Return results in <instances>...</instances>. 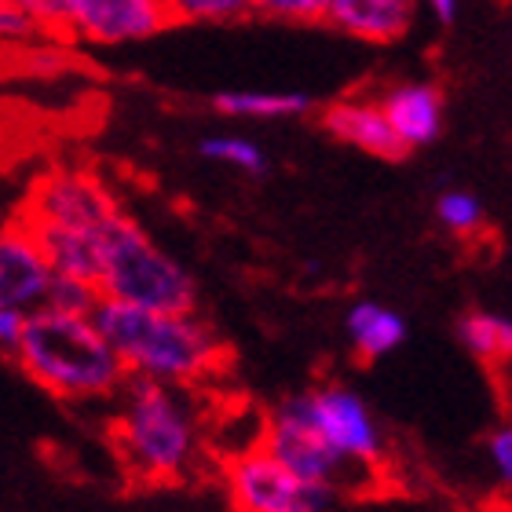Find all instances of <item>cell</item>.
Masks as SVG:
<instances>
[{
    "mask_svg": "<svg viewBox=\"0 0 512 512\" xmlns=\"http://www.w3.org/2000/svg\"><path fill=\"white\" fill-rule=\"evenodd\" d=\"M22 330H26V311L0 308V355H4V359H15L19 341H22Z\"/></svg>",
    "mask_w": 512,
    "mask_h": 512,
    "instance_id": "24",
    "label": "cell"
},
{
    "mask_svg": "<svg viewBox=\"0 0 512 512\" xmlns=\"http://www.w3.org/2000/svg\"><path fill=\"white\" fill-rule=\"evenodd\" d=\"M99 304V289L96 282L88 278H74V275H55L44 289V308L66 311V315H92Z\"/></svg>",
    "mask_w": 512,
    "mask_h": 512,
    "instance_id": "21",
    "label": "cell"
},
{
    "mask_svg": "<svg viewBox=\"0 0 512 512\" xmlns=\"http://www.w3.org/2000/svg\"><path fill=\"white\" fill-rule=\"evenodd\" d=\"M48 282H52V264L30 227L15 216L0 231V308H41Z\"/></svg>",
    "mask_w": 512,
    "mask_h": 512,
    "instance_id": "10",
    "label": "cell"
},
{
    "mask_svg": "<svg viewBox=\"0 0 512 512\" xmlns=\"http://www.w3.org/2000/svg\"><path fill=\"white\" fill-rule=\"evenodd\" d=\"M491 461H494V469H498V476H502V483H509L512 480V428L491 432Z\"/></svg>",
    "mask_w": 512,
    "mask_h": 512,
    "instance_id": "26",
    "label": "cell"
},
{
    "mask_svg": "<svg viewBox=\"0 0 512 512\" xmlns=\"http://www.w3.org/2000/svg\"><path fill=\"white\" fill-rule=\"evenodd\" d=\"M92 319L121 359L125 374L187 388L213 381L231 366V348L216 337L209 322L198 319V311H154L99 297Z\"/></svg>",
    "mask_w": 512,
    "mask_h": 512,
    "instance_id": "1",
    "label": "cell"
},
{
    "mask_svg": "<svg viewBox=\"0 0 512 512\" xmlns=\"http://www.w3.org/2000/svg\"><path fill=\"white\" fill-rule=\"evenodd\" d=\"M388 128L395 139L403 143V150H417L436 143L443 132V114H447V99L443 88L432 81H395L377 92Z\"/></svg>",
    "mask_w": 512,
    "mask_h": 512,
    "instance_id": "11",
    "label": "cell"
},
{
    "mask_svg": "<svg viewBox=\"0 0 512 512\" xmlns=\"http://www.w3.org/2000/svg\"><path fill=\"white\" fill-rule=\"evenodd\" d=\"M165 0H66L59 37L88 48H125L172 30Z\"/></svg>",
    "mask_w": 512,
    "mask_h": 512,
    "instance_id": "8",
    "label": "cell"
},
{
    "mask_svg": "<svg viewBox=\"0 0 512 512\" xmlns=\"http://www.w3.org/2000/svg\"><path fill=\"white\" fill-rule=\"evenodd\" d=\"M110 439L136 483H176L198 465L202 428L180 384L125 374Z\"/></svg>",
    "mask_w": 512,
    "mask_h": 512,
    "instance_id": "2",
    "label": "cell"
},
{
    "mask_svg": "<svg viewBox=\"0 0 512 512\" xmlns=\"http://www.w3.org/2000/svg\"><path fill=\"white\" fill-rule=\"evenodd\" d=\"M26 224V220H22ZM33 238L41 242L48 264L55 275H74L96 282L99 267V231H74V227H52V224H26Z\"/></svg>",
    "mask_w": 512,
    "mask_h": 512,
    "instance_id": "14",
    "label": "cell"
},
{
    "mask_svg": "<svg viewBox=\"0 0 512 512\" xmlns=\"http://www.w3.org/2000/svg\"><path fill=\"white\" fill-rule=\"evenodd\" d=\"M198 154H202L205 161L224 165V169L246 172V176H264L267 165H271L264 147H260L256 139L242 136V132H213V136H205L202 143H198Z\"/></svg>",
    "mask_w": 512,
    "mask_h": 512,
    "instance_id": "18",
    "label": "cell"
},
{
    "mask_svg": "<svg viewBox=\"0 0 512 512\" xmlns=\"http://www.w3.org/2000/svg\"><path fill=\"white\" fill-rule=\"evenodd\" d=\"M216 114L231 121H289L315 110L304 92H271V88H231L213 99Z\"/></svg>",
    "mask_w": 512,
    "mask_h": 512,
    "instance_id": "15",
    "label": "cell"
},
{
    "mask_svg": "<svg viewBox=\"0 0 512 512\" xmlns=\"http://www.w3.org/2000/svg\"><path fill=\"white\" fill-rule=\"evenodd\" d=\"M224 487L235 512H326L337 498L330 487L293 476L260 443L224 461Z\"/></svg>",
    "mask_w": 512,
    "mask_h": 512,
    "instance_id": "6",
    "label": "cell"
},
{
    "mask_svg": "<svg viewBox=\"0 0 512 512\" xmlns=\"http://www.w3.org/2000/svg\"><path fill=\"white\" fill-rule=\"evenodd\" d=\"M19 4L30 11L33 19H37V26H41L44 33H59V22H63L66 0H19Z\"/></svg>",
    "mask_w": 512,
    "mask_h": 512,
    "instance_id": "25",
    "label": "cell"
},
{
    "mask_svg": "<svg viewBox=\"0 0 512 512\" xmlns=\"http://www.w3.org/2000/svg\"><path fill=\"white\" fill-rule=\"evenodd\" d=\"M99 297L154 311H198V282L132 216L118 213L99 231Z\"/></svg>",
    "mask_w": 512,
    "mask_h": 512,
    "instance_id": "4",
    "label": "cell"
},
{
    "mask_svg": "<svg viewBox=\"0 0 512 512\" xmlns=\"http://www.w3.org/2000/svg\"><path fill=\"white\" fill-rule=\"evenodd\" d=\"M11 363L66 403L110 399L125 381V366L92 315H66L44 304L26 311V330Z\"/></svg>",
    "mask_w": 512,
    "mask_h": 512,
    "instance_id": "3",
    "label": "cell"
},
{
    "mask_svg": "<svg viewBox=\"0 0 512 512\" xmlns=\"http://www.w3.org/2000/svg\"><path fill=\"white\" fill-rule=\"evenodd\" d=\"M458 341L465 344V352H472L483 366H498L509 363L512 355V322L498 311H465L458 319Z\"/></svg>",
    "mask_w": 512,
    "mask_h": 512,
    "instance_id": "17",
    "label": "cell"
},
{
    "mask_svg": "<svg viewBox=\"0 0 512 512\" xmlns=\"http://www.w3.org/2000/svg\"><path fill=\"white\" fill-rule=\"evenodd\" d=\"M37 33H44V30L37 26V19L22 8L19 0H4V4H0V41L22 44V41H33Z\"/></svg>",
    "mask_w": 512,
    "mask_h": 512,
    "instance_id": "23",
    "label": "cell"
},
{
    "mask_svg": "<svg viewBox=\"0 0 512 512\" xmlns=\"http://www.w3.org/2000/svg\"><path fill=\"white\" fill-rule=\"evenodd\" d=\"M319 125L330 132L333 139H341L348 147L363 150L370 158L399 161L406 154L403 143L395 139V132L388 128L377 96H341L330 99L319 110Z\"/></svg>",
    "mask_w": 512,
    "mask_h": 512,
    "instance_id": "12",
    "label": "cell"
},
{
    "mask_svg": "<svg viewBox=\"0 0 512 512\" xmlns=\"http://www.w3.org/2000/svg\"><path fill=\"white\" fill-rule=\"evenodd\" d=\"M176 26H235L253 19L246 0H165Z\"/></svg>",
    "mask_w": 512,
    "mask_h": 512,
    "instance_id": "19",
    "label": "cell"
},
{
    "mask_svg": "<svg viewBox=\"0 0 512 512\" xmlns=\"http://www.w3.org/2000/svg\"><path fill=\"white\" fill-rule=\"evenodd\" d=\"M118 213V198L96 172L81 169V165H55L30 183L19 220L74 227V231H103Z\"/></svg>",
    "mask_w": 512,
    "mask_h": 512,
    "instance_id": "7",
    "label": "cell"
},
{
    "mask_svg": "<svg viewBox=\"0 0 512 512\" xmlns=\"http://www.w3.org/2000/svg\"><path fill=\"white\" fill-rule=\"evenodd\" d=\"M421 0H326L322 22L363 44H395L414 30Z\"/></svg>",
    "mask_w": 512,
    "mask_h": 512,
    "instance_id": "13",
    "label": "cell"
},
{
    "mask_svg": "<svg viewBox=\"0 0 512 512\" xmlns=\"http://www.w3.org/2000/svg\"><path fill=\"white\" fill-rule=\"evenodd\" d=\"M249 15L271 22H293V26H311L322 22L326 0H246Z\"/></svg>",
    "mask_w": 512,
    "mask_h": 512,
    "instance_id": "22",
    "label": "cell"
},
{
    "mask_svg": "<svg viewBox=\"0 0 512 512\" xmlns=\"http://www.w3.org/2000/svg\"><path fill=\"white\" fill-rule=\"evenodd\" d=\"M421 4H425L439 22H454L458 19V8H461V0H421Z\"/></svg>",
    "mask_w": 512,
    "mask_h": 512,
    "instance_id": "27",
    "label": "cell"
},
{
    "mask_svg": "<svg viewBox=\"0 0 512 512\" xmlns=\"http://www.w3.org/2000/svg\"><path fill=\"white\" fill-rule=\"evenodd\" d=\"M256 443L275 461H282L293 476L330 487L333 494H355V487H363V472H374L359 461H348L344 454H337L319 436V428L311 425L308 406H304V392L282 399L267 414Z\"/></svg>",
    "mask_w": 512,
    "mask_h": 512,
    "instance_id": "5",
    "label": "cell"
},
{
    "mask_svg": "<svg viewBox=\"0 0 512 512\" xmlns=\"http://www.w3.org/2000/svg\"><path fill=\"white\" fill-rule=\"evenodd\" d=\"M0 4H4V0H0Z\"/></svg>",
    "mask_w": 512,
    "mask_h": 512,
    "instance_id": "28",
    "label": "cell"
},
{
    "mask_svg": "<svg viewBox=\"0 0 512 512\" xmlns=\"http://www.w3.org/2000/svg\"><path fill=\"white\" fill-rule=\"evenodd\" d=\"M436 216H439V224L458 238H476L483 231V224H487L483 202L472 191H461V187H450V191L439 194Z\"/></svg>",
    "mask_w": 512,
    "mask_h": 512,
    "instance_id": "20",
    "label": "cell"
},
{
    "mask_svg": "<svg viewBox=\"0 0 512 512\" xmlns=\"http://www.w3.org/2000/svg\"><path fill=\"white\" fill-rule=\"evenodd\" d=\"M304 406H308L311 425L319 428V436L337 454H344L348 461H359L374 472L381 469L384 439L370 406L363 403V395L344 388V384H322V388L304 392Z\"/></svg>",
    "mask_w": 512,
    "mask_h": 512,
    "instance_id": "9",
    "label": "cell"
},
{
    "mask_svg": "<svg viewBox=\"0 0 512 512\" xmlns=\"http://www.w3.org/2000/svg\"><path fill=\"white\" fill-rule=\"evenodd\" d=\"M348 337H352L355 355L363 363H374L406 341V322L399 311L384 308L377 300H359L348 311Z\"/></svg>",
    "mask_w": 512,
    "mask_h": 512,
    "instance_id": "16",
    "label": "cell"
}]
</instances>
